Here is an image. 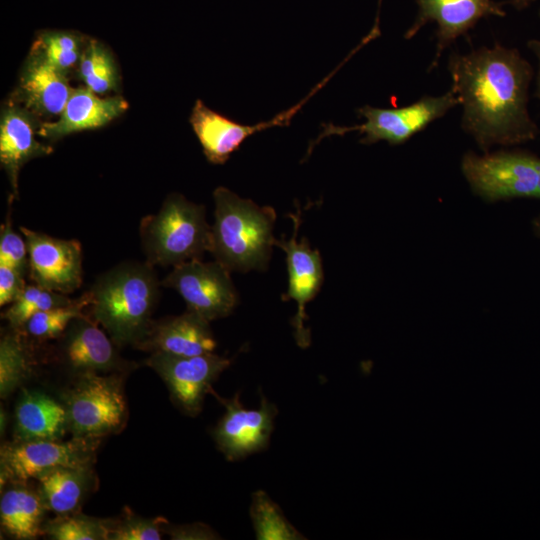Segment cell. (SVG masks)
<instances>
[{
  "mask_svg": "<svg viewBox=\"0 0 540 540\" xmlns=\"http://www.w3.org/2000/svg\"><path fill=\"white\" fill-rule=\"evenodd\" d=\"M89 293L93 320L114 344L137 345L144 339L159 294L153 265L123 263L99 277Z\"/></svg>",
  "mask_w": 540,
  "mask_h": 540,
  "instance_id": "2",
  "label": "cell"
},
{
  "mask_svg": "<svg viewBox=\"0 0 540 540\" xmlns=\"http://www.w3.org/2000/svg\"><path fill=\"white\" fill-rule=\"evenodd\" d=\"M24 275L13 267L0 265V305L13 303L25 288Z\"/></svg>",
  "mask_w": 540,
  "mask_h": 540,
  "instance_id": "33",
  "label": "cell"
},
{
  "mask_svg": "<svg viewBox=\"0 0 540 540\" xmlns=\"http://www.w3.org/2000/svg\"><path fill=\"white\" fill-rule=\"evenodd\" d=\"M44 534L54 540H107L105 519L82 514L80 511L56 516L44 523Z\"/></svg>",
  "mask_w": 540,
  "mask_h": 540,
  "instance_id": "30",
  "label": "cell"
},
{
  "mask_svg": "<svg viewBox=\"0 0 540 540\" xmlns=\"http://www.w3.org/2000/svg\"><path fill=\"white\" fill-rule=\"evenodd\" d=\"M539 16H540V11H539Z\"/></svg>",
  "mask_w": 540,
  "mask_h": 540,
  "instance_id": "39",
  "label": "cell"
},
{
  "mask_svg": "<svg viewBox=\"0 0 540 540\" xmlns=\"http://www.w3.org/2000/svg\"><path fill=\"white\" fill-rule=\"evenodd\" d=\"M416 3L417 17L404 38H413L428 22L437 24L436 54L430 69L435 68L444 50L466 35L481 18L506 15L502 4L493 0H416Z\"/></svg>",
  "mask_w": 540,
  "mask_h": 540,
  "instance_id": "13",
  "label": "cell"
},
{
  "mask_svg": "<svg viewBox=\"0 0 540 540\" xmlns=\"http://www.w3.org/2000/svg\"><path fill=\"white\" fill-rule=\"evenodd\" d=\"M78 76L85 87L96 94H104L118 86V70L108 49L96 40H89L79 64Z\"/></svg>",
  "mask_w": 540,
  "mask_h": 540,
  "instance_id": "25",
  "label": "cell"
},
{
  "mask_svg": "<svg viewBox=\"0 0 540 540\" xmlns=\"http://www.w3.org/2000/svg\"><path fill=\"white\" fill-rule=\"evenodd\" d=\"M216 397L224 405L225 413L214 428L213 437L226 459L236 461L266 449L277 407L263 394L257 409L245 408L239 400V393L231 399Z\"/></svg>",
  "mask_w": 540,
  "mask_h": 540,
  "instance_id": "12",
  "label": "cell"
},
{
  "mask_svg": "<svg viewBox=\"0 0 540 540\" xmlns=\"http://www.w3.org/2000/svg\"><path fill=\"white\" fill-rule=\"evenodd\" d=\"M250 515L259 540L305 539L285 518L279 506L262 490L252 495Z\"/></svg>",
  "mask_w": 540,
  "mask_h": 540,
  "instance_id": "26",
  "label": "cell"
},
{
  "mask_svg": "<svg viewBox=\"0 0 540 540\" xmlns=\"http://www.w3.org/2000/svg\"><path fill=\"white\" fill-rule=\"evenodd\" d=\"M43 121L20 104L9 99L0 117V162L7 173L12 199L18 196V176L25 163L53 152L50 145L36 139Z\"/></svg>",
  "mask_w": 540,
  "mask_h": 540,
  "instance_id": "16",
  "label": "cell"
},
{
  "mask_svg": "<svg viewBox=\"0 0 540 540\" xmlns=\"http://www.w3.org/2000/svg\"><path fill=\"white\" fill-rule=\"evenodd\" d=\"M535 0H510V3L517 9L523 10L529 7Z\"/></svg>",
  "mask_w": 540,
  "mask_h": 540,
  "instance_id": "36",
  "label": "cell"
},
{
  "mask_svg": "<svg viewBox=\"0 0 540 540\" xmlns=\"http://www.w3.org/2000/svg\"><path fill=\"white\" fill-rule=\"evenodd\" d=\"M230 363L213 352L196 356L154 352L147 359V365L166 383L173 401L192 416L200 412L205 395L212 392V384Z\"/></svg>",
  "mask_w": 540,
  "mask_h": 540,
  "instance_id": "10",
  "label": "cell"
},
{
  "mask_svg": "<svg viewBox=\"0 0 540 540\" xmlns=\"http://www.w3.org/2000/svg\"><path fill=\"white\" fill-rule=\"evenodd\" d=\"M136 346L152 353L196 356L212 353L216 340L209 321L188 310L180 316L153 322L144 339Z\"/></svg>",
  "mask_w": 540,
  "mask_h": 540,
  "instance_id": "20",
  "label": "cell"
},
{
  "mask_svg": "<svg viewBox=\"0 0 540 540\" xmlns=\"http://www.w3.org/2000/svg\"><path fill=\"white\" fill-rule=\"evenodd\" d=\"M381 0H379V6H380Z\"/></svg>",
  "mask_w": 540,
  "mask_h": 540,
  "instance_id": "38",
  "label": "cell"
},
{
  "mask_svg": "<svg viewBox=\"0 0 540 540\" xmlns=\"http://www.w3.org/2000/svg\"><path fill=\"white\" fill-rule=\"evenodd\" d=\"M27 256L26 241L13 230L8 212L0 229V265L13 267L24 275L28 269Z\"/></svg>",
  "mask_w": 540,
  "mask_h": 540,
  "instance_id": "32",
  "label": "cell"
},
{
  "mask_svg": "<svg viewBox=\"0 0 540 540\" xmlns=\"http://www.w3.org/2000/svg\"><path fill=\"white\" fill-rule=\"evenodd\" d=\"M68 432L72 437L101 439L123 428L127 403L122 375L78 374L62 395Z\"/></svg>",
  "mask_w": 540,
  "mask_h": 540,
  "instance_id": "5",
  "label": "cell"
},
{
  "mask_svg": "<svg viewBox=\"0 0 540 540\" xmlns=\"http://www.w3.org/2000/svg\"><path fill=\"white\" fill-rule=\"evenodd\" d=\"M87 316L75 318L66 329L63 355L68 366L77 374L116 372L125 369L112 339Z\"/></svg>",
  "mask_w": 540,
  "mask_h": 540,
  "instance_id": "19",
  "label": "cell"
},
{
  "mask_svg": "<svg viewBox=\"0 0 540 540\" xmlns=\"http://www.w3.org/2000/svg\"><path fill=\"white\" fill-rule=\"evenodd\" d=\"M462 172L472 190L487 201L540 199V157L523 151L467 152Z\"/></svg>",
  "mask_w": 540,
  "mask_h": 540,
  "instance_id": "6",
  "label": "cell"
},
{
  "mask_svg": "<svg viewBox=\"0 0 540 540\" xmlns=\"http://www.w3.org/2000/svg\"><path fill=\"white\" fill-rule=\"evenodd\" d=\"M451 91L462 106L463 130L488 151L534 140L539 128L529 109L532 65L515 48L495 44L448 61Z\"/></svg>",
  "mask_w": 540,
  "mask_h": 540,
  "instance_id": "1",
  "label": "cell"
},
{
  "mask_svg": "<svg viewBox=\"0 0 540 540\" xmlns=\"http://www.w3.org/2000/svg\"><path fill=\"white\" fill-rule=\"evenodd\" d=\"M72 89L67 74L30 51L11 100L39 119H49L60 116Z\"/></svg>",
  "mask_w": 540,
  "mask_h": 540,
  "instance_id": "17",
  "label": "cell"
},
{
  "mask_svg": "<svg viewBox=\"0 0 540 540\" xmlns=\"http://www.w3.org/2000/svg\"><path fill=\"white\" fill-rule=\"evenodd\" d=\"M527 47L536 56L539 64L537 73V85L535 91V97L540 100V39H531L527 42Z\"/></svg>",
  "mask_w": 540,
  "mask_h": 540,
  "instance_id": "35",
  "label": "cell"
},
{
  "mask_svg": "<svg viewBox=\"0 0 540 540\" xmlns=\"http://www.w3.org/2000/svg\"><path fill=\"white\" fill-rule=\"evenodd\" d=\"M28 250L31 280L45 289L70 294L82 283V250L75 240H65L21 226Z\"/></svg>",
  "mask_w": 540,
  "mask_h": 540,
  "instance_id": "11",
  "label": "cell"
},
{
  "mask_svg": "<svg viewBox=\"0 0 540 540\" xmlns=\"http://www.w3.org/2000/svg\"><path fill=\"white\" fill-rule=\"evenodd\" d=\"M83 43V37L77 33L45 31L38 35L30 51L68 75L79 64L84 50Z\"/></svg>",
  "mask_w": 540,
  "mask_h": 540,
  "instance_id": "27",
  "label": "cell"
},
{
  "mask_svg": "<svg viewBox=\"0 0 540 540\" xmlns=\"http://www.w3.org/2000/svg\"><path fill=\"white\" fill-rule=\"evenodd\" d=\"M92 465L58 467L36 479L38 492L48 511L56 516L80 511L95 482Z\"/></svg>",
  "mask_w": 540,
  "mask_h": 540,
  "instance_id": "22",
  "label": "cell"
},
{
  "mask_svg": "<svg viewBox=\"0 0 540 540\" xmlns=\"http://www.w3.org/2000/svg\"><path fill=\"white\" fill-rule=\"evenodd\" d=\"M68 432L62 402L38 390H23L14 413L16 441L61 440Z\"/></svg>",
  "mask_w": 540,
  "mask_h": 540,
  "instance_id": "21",
  "label": "cell"
},
{
  "mask_svg": "<svg viewBox=\"0 0 540 540\" xmlns=\"http://www.w3.org/2000/svg\"><path fill=\"white\" fill-rule=\"evenodd\" d=\"M107 540H159L165 518H144L131 512H126L116 520L105 519Z\"/></svg>",
  "mask_w": 540,
  "mask_h": 540,
  "instance_id": "31",
  "label": "cell"
},
{
  "mask_svg": "<svg viewBox=\"0 0 540 540\" xmlns=\"http://www.w3.org/2000/svg\"><path fill=\"white\" fill-rule=\"evenodd\" d=\"M32 357L20 329L2 335L0 341V396L7 398L31 375Z\"/></svg>",
  "mask_w": 540,
  "mask_h": 540,
  "instance_id": "24",
  "label": "cell"
},
{
  "mask_svg": "<svg viewBox=\"0 0 540 540\" xmlns=\"http://www.w3.org/2000/svg\"><path fill=\"white\" fill-rule=\"evenodd\" d=\"M294 224V233L290 240H275V245L286 253L289 274L288 291L283 300L293 299L297 302V313L293 317L294 338L297 344L306 348L311 343V333L305 327L307 319L305 306L319 292L323 281L322 260L317 249H311L307 240L303 238L297 242V233L300 226L298 215L291 214Z\"/></svg>",
  "mask_w": 540,
  "mask_h": 540,
  "instance_id": "14",
  "label": "cell"
},
{
  "mask_svg": "<svg viewBox=\"0 0 540 540\" xmlns=\"http://www.w3.org/2000/svg\"><path fill=\"white\" fill-rule=\"evenodd\" d=\"M459 105L458 97L450 90L440 96H424L411 105L399 108H378L365 105L357 110L365 122L351 127L328 124L318 140L329 135H343L350 131L363 134L360 142L373 144L386 141L398 145L424 130L452 108Z\"/></svg>",
  "mask_w": 540,
  "mask_h": 540,
  "instance_id": "7",
  "label": "cell"
},
{
  "mask_svg": "<svg viewBox=\"0 0 540 540\" xmlns=\"http://www.w3.org/2000/svg\"><path fill=\"white\" fill-rule=\"evenodd\" d=\"M6 485L8 487L2 493L0 501L2 530L10 537L20 540L36 539L43 535V520L48 510L38 490L30 488L27 482Z\"/></svg>",
  "mask_w": 540,
  "mask_h": 540,
  "instance_id": "23",
  "label": "cell"
},
{
  "mask_svg": "<svg viewBox=\"0 0 540 540\" xmlns=\"http://www.w3.org/2000/svg\"><path fill=\"white\" fill-rule=\"evenodd\" d=\"M535 231L537 233V235L540 237V216L537 217V219L535 220Z\"/></svg>",
  "mask_w": 540,
  "mask_h": 540,
  "instance_id": "37",
  "label": "cell"
},
{
  "mask_svg": "<svg viewBox=\"0 0 540 540\" xmlns=\"http://www.w3.org/2000/svg\"><path fill=\"white\" fill-rule=\"evenodd\" d=\"M127 109L128 103L121 96L100 98L87 87L73 88L59 118L53 122H42L38 136L56 141L72 133L97 129Z\"/></svg>",
  "mask_w": 540,
  "mask_h": 540,
  "instance_id": "18",
  "label": "cell"
},
{
  "mask_svg": "<svg viewBox=\"0 0 540 540\" xmlns=\"http://www.w3.org/2000/svg\"><path fill=\"white\" fill-rule=\"evenodd\" d=\"M90 302V293L87 292L68 305L33 314L22 329L38 339L58 337L66 331L75 318L84 316L83 310L89 306Z\"/></svg>",
  "mask_w": 540,
  "mask_h": 540,
  "instance_id": "28",
  "label": "cell"
},
{
  "mask_svg": "<svg viewBox=\"0 0 540 540\" xmlns=\"http://www.w3.org/2000/svg\"><path fill=\"white\" fill-rule=\"evenodd\" d=\"M304 103L305 100L270 121L247 125L211 110L198 99L189 122L207 160L212 164H224L249 136L273 126L284 125Z\"/></svg>",
  "mask_w": 540,
  "mask_h": 540,
  "instance_id": "15",
  "label": "cell"
},
{
  "mask_svg": "<svg viewBox=\"0 0 540 540\" xmlns=\"http://www.w3.org/2000/svg\"><path fill=\"white\" fill-rule=\"evenodd\" d=\"M74 300L65 294L45 289L39 285H26L19 297L2 314L11 328L22 329L29 318L40 311L65 306Z\"/></svg>",
  "mask_w": 540,
  "mask_h": 540,
  "instance_id": "29",
  "label": "cell"
},
{
  "mask_svg": "<svg viewBox=\"0 0 540 540\" xmlns=\"http://www.w3.org/2000/svg\"><path fill=\"white\" fill-rule=\"evenodd\" d=\"M99 439L16 441L0 450L1 487L27 482L58 467L93 464Z\"/></svg>",
  "mask_w": 540,
  "mask_h": 540,
  "instance_id": "8",
  "label": "cell"
},
{
  "mask_svg": "<svg viewBox=\"0 0 540 540\" xmlns=\"http://www.w3.org/2000/svg\"><path fill=\"white\" fill-rule=\"evenodd\" d=\"M215 221L210 250L229 271L264 270L275 245L273 208L243 199L225 187L213 192Z\"/></svg>",
  "mask_w": 540,
  "mask_h": 540,
  "instance_id": "3",
  "label": "cell"
},
{
  "mask_svg": "<svg viewBox=\"0 0 540 540\" xmlns=\"http://www.w3.org/2000/svg\"><path fill=\"white\" fill-rule=\"evenodd\" d=\"M141 244L151 265L177 266L200 259L210 250L211 227L205 207L171 194L156 214L145 216L139 228Z\"/></svg>",
  "mask_w": 540,
  "mask_h": 540,
  "instance_id": "4",
  "label": "cell"
},
{
  "mask_svg": "<svg viewBox=\"0 0 540 540\" xmlns=\"http://www.w3.org/2000/svg\"><path fill=\"white\" fill-rule=\"evenodd\" d=\"M161 284L176 290L188 310L207 321L228 316L238 302L230 271L216 260L195 259L174 266Z\"/></svg>",
  "mask_w": 540,
  "mask_h": 540,
  "instance_id": "9",
  "label": "cell"
},
{
  "mask_svg": "<svg viewBox=\"0 0 540 540\" xmlns=\"http://www.w3.org/2000/svg\"><path fill=\"white\" fill-rule=\"evenodd\" d=\"M163 533L170 535L172 539H215L214 531L203 524L185 526H169L168 522L163 527Z\"/></svg>",
  "mask_w": 540,
  "mask_h": 540,
  "instance_id": "34",
  "label": "cell"
}]
</instances>
